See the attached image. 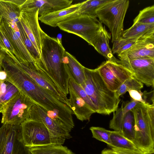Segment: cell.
Listing matches in <instances>:
<instances>
[{
  "instance_id": "1",
  "label": "cell",
  "mask_w": 154,
  "mask_h": 154,
  "mask_svg": "<svg viewBox=\"0 0 154 154\" xmlns=\"http://www.w3.org/2000/svg\"><path fill=\"white\" fill-rule=\"evenodd\" d=\"M66 51L62 42L44 32L41 59L34 63L67 97L69 94V72L64 62Z\"/></svg>"
},
{
  "instance_id": "2",
  "label": "cell",
  "mask_w": 154,
  "mask_h": 154,
  "mask_svg": "<svg viewBox=\"0 0 154 154\" xmlns=\"http://www.w3.org/2000/svg\"><path fill=\"white\" fill-rule=\"evenodd\" d=\"M85 80L80 85L94 104L96 113L109 115L118 109L121 100L115 91L109 90L100 75L97 68L85 67Z\"/></svg>"
},
{
  "instance_id": "3",
  "label": "cell",
  "mask_w": 154,
  "mask_h": 154,
  "mask_svg": "<svg viewBox=\"0 0 154 154\" xmlns=\"http://www.w3.org/2000/svg\"><path fill=\"white\" fill-rule=\"evenodd\" d=\"M134 119L133 143L144 154L154 152V103L139 102L131 109Z\"/></svg>"
},
{
  "instance_id": "4",
  "label": "cell",
  "mask_w": 154,
  "mask_h": 154,
  "mask_svg": "<svg viewBox=\"0 0 154 154\" xmlns=\"http://www.w3.org/2000/svg\"><path fill=\"white\" fill-rule=\"evenodd\" d=\"M129 4L128 0H110L96 11L99 20L109 28L112 43L122 37L124 20Z\"/></svg>"
},
{
  "instance_id": "5",
  "label": "cell",
  "mask_w": 154,
  "mask_h": 154,
  "mask_svg": "<svg viewBox=\"0 0 154 154\" xmlns=\"http://www.w3.org/2000/svg\"><path fill=\"white\" fill-rule=\"evenodd\" d=\"M20 127L23 141L29 148L51 144L62 145L66 139L54 136L43 123L38 121L27 119Z\"/></svg>"
},
{
  "instance_id": "6",
  "label": "cell",
  "mask_w": 154,
  "mask_h": 154,
  "mask_svg": "<svg viewBox=\"0 0 154 154\" xmlns=\"http://www.w3.org/2000/svg\"><path fill=\"white\" fill-rule=\"evenodd\" d=\"M97 18L77 16L59 23L57 26L64 31L80 37L93 46L96 35L103 26Z\"/></svg>"
},
{
  "instance_id": "7",
  "label": "cell",
  "mask_w": 154,
  "mask_h": 154,
  "mask_svg": "<svg viewBox=\"0 0 154 154\" xmlns=\"http://www.w3.org/2000/svg\"><path fill=\"white\" fill-rule=\"evenodd\" d=\"M34 104L27 95L19 91L3 108L1 123L20 125L28 119L30 110Z\"/></svg>"
},
{
  "instance_id": "8",
  "label": "cell",
  "mask_w": 154,
  "mask_h": 154,
  "mask_svg": "<svg viewBox=\"0 0 154 154\" xmlns=\"http://www.w3.org/2000/svg\"><path fill=\"white\" fill-rule=\"evenodd\" d=\"M97 69L108 88L113 91L126 80L133 76L132 72L120 62L107 60L103 62Z\"/></svg>"
},
{
  "instance_id": "9",
  "label": "cell",
  "mask_w": 154,
  "mask_h": 154,
  "mask_svg": "<svg viewBox=\"0 0 154 154\" xmlns=\"http://www.w3.org/2000/svg\"><path fill=\"white\" fill-rule=\"evenodd\" d=\"M18 21L41 57L42 37L44 31L38 22V9L21 10Z\"/></svg>"
},
{
  "instance_id": "10",
  "label": "cell",
  "mask_w": 154,
  "mask_h": 154,
  "mask_svg": "<svg viewBox=\"0 0 154 154\" xmlns=\"http://www.w3.org/2000/svg\"><path fill=\"white\" fill-rule=\"evenodd\" d=\"M119 62L128 69L139 82L154 87V58L143 57Z\"/></svg>"
},
{
  "instance_id": "11",
  "label": "cell",
  "mask_w": 154,
  "mask_h": 154,
  "mask_svg": "<svg viewBox=\"0 0 154 154\" xmlns=\"http://www.w3.org/2000/svg\"><path fill=\"white\" fill-rule=\"evenodd\" d=\"M13 60L20 69L29 76L38 85L54 94L71 109L67 97L61 92L54 83L34 63L26 64L21 63L17 60Z\"/></svg>"
},
{
  "instance_id": "12",
  "label": "cell",
  "mask_w": 154,
  "mask_h": 154,
  "mask_svg": "<svg viewBox=\"0 0 154 154\" xmlns=\"http://www.w3.org/2000/svg\"><path fill=\"white\" fill-rule=\"evenodd\" d=\"M0 25L20 62L24 64L34 63V60L22 39L17 23H9L2 19Z\"/></svg>"
},
{
  "instance_id": "13",
  "label": "cell",
  "mask_w": 154,
  "mask_h": 154,
  "mask_svg": "<svg viewBox=\"0 0 154 154\" xmlns=\"http://www.w3.org/2000/svg\"><path fill=\"white\" fill-rule=\"evenodd\" d=\"M118 56L120 61L143 57L154 58V30L139 38L130 48Z\"/></svg>"
},
{
  "instance_id": "14",
  "label": "cell",
  "mask_w": 154,
  "mask_h": 154,
  "mask_svg": "<svg viewBox=\"0 0 154 154\" xmlns=\"http://www.w3.org/2000/svg\"><path fill=\"white\" fill-rule=\"evenodd\" d=\"M28 119L42 122L49 131L54 136L66 139L71 137L70 132L66 128L60 125L48 116L44 109L35 103L32 105L30 110Z\"/></svg>"
},
{
  "instance_id": "15",
  "label": "cell",
  "mask_w": 154,
  "mask_h": 154,
  "mask_svg": "<svg viewBox=\"0 0 154 154\" xmlns=\"http://www.w3.org/2000/svg\"><path fill=\"white\" fill-rule=\"evenodd\" d=\"M73 1L69 0H26L21 10L38 9V17L66 8Z\"/></svg>"
},
{
  "instance_id": "16",
  "label": "cell",
  "mask_w": 154,
  "mask_h": 154,
  "mask_svg": "<svg viewBox=\"0 0 154 154\" xmlns=\"http://www.w3.org/2000/svg\"><path fill=\"white\" fill-rule=\"evenodd\" d=\"M68 89L69 94V101L73 114L81 121H89L91 115L95 112L69 84Z\"/></svg>"
},
{
  "instance_id": "17",
  "label": "cell",
  "mask_w": 154,
  "mask_h": 154,
  "mask_svg": "<svg viewBox=\"0 0 154 154\" xmlns=\"http://www.w3.org/2000/svg\"><path fill=\"white\" fill-rule=\"evenodd\" d=\"M81 3L72 4L66 8L39 17L38 20L51 27H57L59 23L71 18L78 9Z\"/></svg>"
},
{
  "instance_id": "18",
  "label": "cell",
  "mask_w": 154,
  "mask_h": 154,
  "mask_svg": "<svg viewBox=\"0 0 154 154\" xmlns=\"http://www.w3.org/2000/svg\"><path fill=\"white\" fill-rule=\"evenodd\" d=\"M26 0H0V16L9 23L18 22L22 6Z\"/></svg>"
},
{
  "instance_id": "19",
  "label": "cell",
  "mask_w": 154,
  "mask_h": 154,
  "mask_svg": "<svg viewBox=\"0 0 154 154\" xmlns=\"http://www.w3.org/2000/svg\"><path fill=\"white\" fill-rule=\"evenodd\" d=\"M111 35L106 30L105 26H103L96 35L93 46L100 54L106 57L108 60L119 63L114 56L109 45V41Z\"/></svg>"
},
{
  "instance_id": "20",
  "label": "cell",
  "mask_w": 154,
  "mask_h": 154,
  "mask_svg": "<svg viewBox=\"0 0 154 154\" xmlns=\"http://www.w3.org/2000/svg\"><path fill=\"white\" fill-rule=\"evenodd\" d=\"M18 125L6 123L0 128V154H11Z\"/></svg>"
},
{
  "instance_id": "21",
  "label": "cell",
  "mask_w": 154,
  "mask_h": 154,
  "mask_svg": "<svg viewBox=\"0 0 154 154\" xmlns=\"http://www.w3.org/2000/svg\"><path fill=\"white\" fill-rule=\"evenodd\" d=\"M45 111L48 116L66 128L70 132L73 128L74 124L72 116L73 113L71 109L55 108Z\"/></svg>"
},
{
  "instance_id": "22",
  "label": "cell",
  "mask_w": 154,
  "mask_h": 154,
  "mask_svg": "<svg viewBox=\"0 0 154 154\" xmlns=\"http://www.w3.org/2000/svg\"><path fill=\"white\" fill-rule=\"evenodd\" d=\"M64 62L75 81L80 85L83 83L85 80V67L73 56L66 51Z\"/></svg>"
},
{
  "instance_id": "23",
  "label": "cell",
  "mask_w": 154,
  "mask_h": 154,
  "mask_svg": "<svg viewBox=\"0 0 154 154\" xmlns=\"http://www.w3.org/2000/svg\"><path fill=\"white\" fill-rule=\"evenodd\" d=\"M139 102L132 99L124 105L122 103L121 107L118 108L115 111V113L113 112V117L109 122V128L114 131L122 132L123 122L125 116L129 111Z\"/></svg>"
},
{
  "instance_id": "24",
  "label": "cell",
  "mask_w": 154,
  "mask_h": 154,
  "mask_svg": "<svg viewBox=\"0 0 154 154\" xmlns=\"http://www.w3.org/2000/svg\"><path fill=\"white\" fill-rule=\"evenodd\" d=\"M110 0H88L81 2L73 17L79 15L97 17L96 11Z\"/></svg>"
},
{
  "instance_id": "25",
  "label": "cell",
  "mask_w": 154,
  "mask_h": 154,
  "mask_svg": "<svg viewBox=\"0 0 154 154\" xmlns=\"http://www.w3.org/2000/svg\"><path fill=\"white\" fill-rule=\"evenodd\" d=\"M31 154H74L66 147L61 144H51L29 148Z\"/></svg>"
},
{
  "instance_id": "26",
  "label": "cell",
  "mask_w": 154,
  "mask_h": 154,
  "mask_svg": "<svg viewBox=\"0 0 154 154\" xmlns=\"http://www.w3.org/2000/svg\"><path fill=\"white\" fill-rule=\"evenodd\" d=\"M110 139L111 144L110 146L111 147L130 149L140 152L132 142L124 136L121 132L112 131Z\"/></svg>"
},
{
  "instance_id": "27",
  "label": "cell",
  "mask_w": 154,
  "mask_h": 154,
  "mask_svg": "<svg viewBox=\"0 0 154 154\" xmlns=\"http://www.w3.org/2000/svg\"><path fill=\"white\" fill-rule=\"evenodd\" d=\"M153 30H154V24H145L133 23L131 27L124 31L122 37L138 38Z\"/></svg>"
},
{
  "instance_id": "28",
  "label": "cell",
  "mask_w": 154,
  "mask_h": 154,
  "mask_svg": "<svg viewBox=\"0 0 154 154\" xmlns=\"http://www.w3.org/2000/svg\"><path fill=\"white\" fill-rule=\"evenodd\" d=\"M134 119L131 109L126 114L124 118L122 133L124 136L133 143L135 138Z\"/></svg>"
},
{
  "instance_id": "29",
  "label": "cell",
  "mask_w": 154,
  "mask_h": 154,
  "mask_svg": "<svg viewBox=\"0 0 154 154\" xmlns=\"http://www.w3.org/2000/svg\"><path fill=\"white\" fill-rule=\"evenodd\" d=\"M143 87V84L137 80L133 76L126 80L115 91L118 98L131 89L140 90Z\"/></svg>"
},
{
  "instance_id": "30",
  "label": "cell",
  "mask_w": 154,
  "mask_h": 154,
  "mask_svg": "<svg viewBox=\"0 0 154 154\" xmlns=\"http://www.w3.org/2000/svg\"><path fill=\"white\" fill-rule=\"evenodd\" d=\"M29 148L24 144L22 138L20 125H18L16 131L11 154H31Z\"/></svg>"
},
{
  "instance_id": "31",
  "label": "cell",
  "mask_w": 154,
  "mask_h": 154,
  "mask_svg": "<svg viewBox=\"0 0 154 154\" xmlns=\"http://www.w3.org/2000/svg\"><path fill=\"white\" fill-rule=\"evenodd\" d=\"M133 22V23L142 24H154V5L146 7L140 11Z\"/></svg>"
},
{
  "instance_id": "32",
  "label": "cell",
  "mask_w": 154,
  "mask_h": 154,
  "mask_svg": "<svg viewBox=\"0 0 154 154\" xmlns=\"http://www.w3.org/2000/svg\"><path fill=\"white\" fill-rule=\"evenodd\" d=\"M138 38H131L122 37L114 41L113 43L112 50L113 54H117L118 55L127 51L134 44Z\"/></svg>"
},
{
  "instance_id": "33",
  "label": "cell",
  "mask_w": 154,
  "mask_h": 154,
  "mask_svg": "<svg viewBox=\"0 0 154 154\" xmlns=\"http://www.w3.org/2000/svg\"><path fill=\"white\" fill-rule=\"evenodd\" d=\"M69 84L78 95L85 102L93 111L96 113L95 107L91 99L80 85L75 81L70 72Z\"/></svg>"
},
{
  "instance_id": "34",
  "label": "cell",
  "mask_w": 154,
  "mask_h": 154,
  "mask_svg": "<svg viewBox=\"0 0 154 154\" xmlns=\"http://www.w3.org/2000/svg\"><path fill=\"white\" fill-rule=\"evenodd\" d=\"M90 129L91 132L93 137L105 143L109 146H110V136L112 131L103 128L97 127H91Z\"/></svg>"
},
{
  "instance_id": "35",
  "label": "cell",
  "mask_w": 154,
  "mask_h": 154,
  "mask_svg": "<svg viewBox=\"0 0 154 154\" xmlns=\"http://www.w3.org/2000/svg\"><path fill=\"white\" fill-rule=\"evenodd\" d=\"M17 25L22 39L35 60V62L41 59V57L18 21Z\"/></svg>"
},
{
  "instance_id": "36",
  "label": "cell",
  "mask_w": 154,
  "mask_h": 154,
  "mask_svg": "<svg viewBox=\"0 0 154 154\" xmlns=\"http://www.w3.org/2000/svg\"><path fill=\"white\" fill-rule=\"evenodd\" d=\"M19 91L14 86L7 82L6 91L0 96V113H2L5 106Z\"/></svg>"
},
{
  "instance_id": "37",
  "label": "cell",
  "mask_w": 154,
  "mask_h": 154,
  "mask_svg": "<svg viewBox=\"0 0 154 154\" xmlns=\"http://www.w3.org/2000/svg\"><path fill=\"white\" fill-rule=\"evenodd\" d=\"M128 91L132 99L143 104H146L142 98L143 92L140 90L131 89Z\"/></svg>"
},
{
  "instance_id": "38",
  "label": "cell",
  "mask_w": 154,
  "mask_h": 154,
  "mask_svg": "<svg viewBox=\"0 0 154 154\" xmlns=\"http://www.w3.org/2000/svg\"><path fill=\"white\" fill-rule=\"evenodd\" d=\"M111 148L112 150L118 154H144L140 152L132 150Z\"/></svg>"
},
{
  "instance_id": "39",
  "label": "cell",
  "mask_w": 154,
  "mask_h": 154,
  "mask_svg": "<svg viewBox=\"0 0 154 154\" xmlns=\"http://www.w3.org/2000/svg\"><path fill=\"white\" fill-rule=\"evenodd\" d=\"M142 98L146 104H151L150 103L151 102L154 103V91L149 92H147L146 91H144L143 92Z\"/></svg>"
},
{
  "instance_id": "40",
  "label": "cell",
  "mask_w": 154,
  "mask_h": 154,
  "mask_svg": "<svg viewBox=\"0 0 154 154\" xmlns=\"http://www.w3.org/2000/svg\"><path fill=\"white\" fill-rule=\"evenodd\" d=\"M7 81H0V96L5 91Z\"/></svg>"
},
{
  "instance_id": "41",
  "label": "cell",
  "mask_w": 154,
  "mask_h": 154,
  "mask_svg": "<svg viewBox=\"0 0 154 154\" xmlns=\"http://www.w3.org/2000/svg\"><path fill=\"white\" fill-rule=\"evenodd\" d=\"M101 154H118L111 149H105L101 152Z\"/></svg>"
},
{
  "instance_id": "42",
  "label": "cell",
  "mask_w": 154,
  "mask_h": 154,
  "mask_svg": "<svg viewBox=\"0 0 154 154\" xmlns=\"http://www.w3.org/2000/svg\"><path fill=\"white\" fill-rule=\"evenodd\" d=\"M4 56V54L0 51V70L2 69V64Z\"/></svg>"
},
{
  "instance_id": "43",
  "label": "cell",
  "mask_w": 154,
  "mask_h": 154,
  "mask_svg": "<svg viewBox=\"0 0 154 154\" xmlns=\"http://www.w3.org/2000/svg\"><path fill=\"white\" fill-rule=\"evenodd\" d=\"M2 20V18L1 16H0V25Z\"/></svg>"
}]
</instances>
